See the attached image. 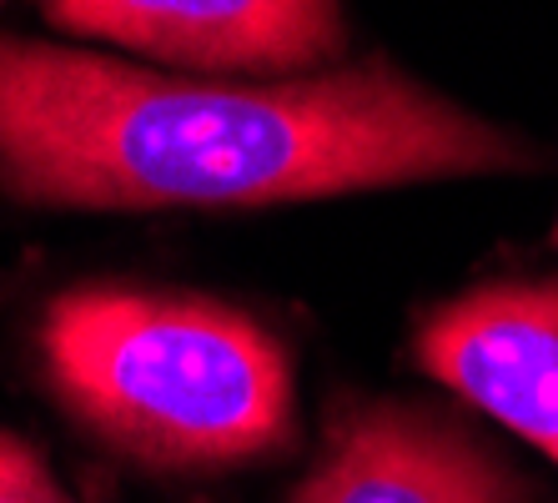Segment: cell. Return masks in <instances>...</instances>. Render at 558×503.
<instances>
[{
    "label": "cell",
    "mask_w": 558,
    "mask_h": 503,
    "mask_svg": "<svg viewBox=\"0 0 558 503\" xmlns=\"http://www.w3.org/2000/svg\"><path fill=\"white\" fill-rule=\"evenodd\" d=\"M533 167V146L388 61L167 76L0 36V187L36 207H272Z\"/></svg>",
    "instance_id": "1"
},
{
    "label": "cell",
    "mask_w": 558,
    "mask_h": 503,
    "mask_svg": "<svg viewBox=\"0 0 558 503\" xmlns=\"http://www.w3.org/2000/svg\"><path fill=\"white\" fill-rule=\"evenodd\" d=\"M292 503H538L478 433L423 403H342Z\"/></svg>",
    "instance_id": "4"
},
{
    "label": "cell",
    "mask_w": 558,
    "mask_h": 503,
    "mask_svg": "<svg viewBox=\"0 0 558 503\" xmlns=\"http://www.w3.org/2000/svg\"><path fill=\"white\" fill-rule=\"evenodd\" d=\"M0 503H71L51 464L11 428H0Z\"/></svg>",
    "instance_id": "6"
},
{
    "label": "cell",
    "mask_w": 558,
    "mask_h": 503,
    "mask_svg": "<svg viewBox=\"0 0 558 503\" xmlns=\"http://www.w3.org/2000/svg\"><path fill=\"white\" fill-rule=\"evenodd\" d=\"M417 368L558 468V277H504L417 323Z\"/></svg>",
    "instance_id": "3"
},
{
    "label": "cell",
    "mask_w": 558,
    "mask_h": 503,
    "mask_svg": "<svg viewBox=\"0 0 558 503\" xmlns=\"http://www.w3.org/2000/svg\"><path fill=\"white\" fill-rule=\"evenodd\" d=\"M56 26L111 46L252 76H312L338 61L342 0H36Z\"/></svg>",
    "instance_id": "5"
},
{
    "label": "cell",
    "mask_w": 558,
    "mask_h": 503,
    "mask_svg": "<svg viewBox=\"0 0 558 503\" xmlns=\"http://www.w3.org/2000/svg\"><path fill=\"white\" fill-rule=\"evenodd\" d=\"M554 247H558V221H554Z\"/></svg>",
    "instance_id": "7"
},
{
    "label": "cell",
    "mask_w": 558,
    "mask_h": 503,
    "mask_svg": "<svg viewBox=\"0 0 558 503\" xmlns=\"http://www.w3.org/2000/svg\"><path fill=\"white\" fill-rule=\"evenodd\" d=\"M36 343L65 414L151 474L242 468L298 433L287 343L217 297L65 287L40 312Z\"/></svg>",
    "instance_id": "2"
}]
</instances>
